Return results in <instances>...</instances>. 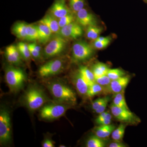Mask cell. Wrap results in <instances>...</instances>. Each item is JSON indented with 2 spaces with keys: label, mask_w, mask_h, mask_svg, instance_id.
Returning <instances> with one entry per match:
<instances>
[{
  "label": "cell",
  "mask_w": 147,
  "mask_h": 147,
  "mask_svg": "<svg viewBox=\"0 0 147 147\" xmlns=\"http://www.w3.org/2000/svg\"><path fill=\"white\" fill-rule=\"evenodd\" d=\"M18 51L21 58L25 60L28 61L31 57L28 47V45L24 42H18L17 46Z\"/></svg>",
  "instance_id": "28"
},
{
  "label": "cell",
  "mask_w": 147,
  "mask_h": 147,
  "mask_svg": "<svg viewBox=\"0 0 147 147\" xmlns=\"http://www.w3.org/2000/svg\"><path fill=\"white\" fill-rule=\"evenodd\" d=\"M38 33V40L42 44H46L50 41L52 36V31L47 26L39 24L37 26Z\"/></svg>",
  "instance_id": "18"
},
{
  "label": "cell",
  "mask_w": 147,
  "mask_h": 147,
  "mask_svg": "<svg viewBox=\"0 0 147 147\" xmlns=\"http://www.w3.org/2000/svg\"><path fill=\"white\" fill-rule=\"evenodd\" d=\"M58 21L59 26L61 29L73 22L74 21V17L72 14L70 13L61 18H59Z\"/></svg>",
  "instance_id": "32"
},
{
  "label": "cell",
  "mask_w": 147,
  "mask_h": 147,
  "mask_svg": "<svg viewBox=\"0 0 147 147\" xmlns=\"http://www.w3.org/2000/svg\"><path fill=\"white\" fill-rule=\"evenodd\" d=\"M96 40L101 41H110L111 40L110 37L107 36H99Z\"/></svg>",
  "instance_id": "40"
},
{
  "label": "cell",
  "mask_w": 147,
  "mask_h": 147,
  "mask_svg": "<svg viewBox=\"0 0 147 147\" xmlns=\"http://www.w3.org/2000/svg\"><path fill=\"white\" fill-rule=\"evenodd\" d=\"M113 104L119 108L129 110L125 100L124 91L115 94L113 99Z\"/></svg>",
  "instance_id": "25"
},
{
  "label": "cell",
  "mask_w": 147,
  "mask_h": 147,
  "mask_svg": "<svg viewBox=\"0 0 147 147\" xmlns=\"http://www.w3.org/2000/svg\"><path fill=\"white\" fill-rule=\"evenodd\" d=\"M67 44L65 38L59 35L53 38L44 48V57L46 58H50L57 56L63 52Z\"/></svg>",
  "instance_id": "6"
},
{
  "label": "cell",
  "mask_w": 147,
  "mask_h": 147,
  "mask_svg": "<svg viewBox=\"0 0 147 147\" xmlns=\"http://www.w3.org/2000/svg\"><path fill=\"white\" fill-rule=\"evenodd\" d=\"M47 87L56 102L69 105L76 102V98L75 92L65 84L54 81L48 83Z\"/></svg>",
  "instance_id": "1"
},
{
  "label": "cell",
  "mask_w": 147,
  "mask_h": 147,
  "mask_svg": "<svg viewBox=\"0 0 147 147\" xmlns=\"http://www.w3.org/2000/svg\"><path fill=\"white\" fill-rule=\"evenodd\" d=\"M5 79L11 91L16 92L23 87L26 76L21 69L9 66L6 69Z\"/></svg>",
  "instance_id": "3"
},
{
  "label": "cell",
  "mask_w": 147,
  "mask_h": 147,
  "mask_svg": "<svg viewBox=\"0 0 147 147\" xmlns=\"http://www.w3.org/2000/svg\"><path fill=\"white\" fill-rule=\"evenodd\" d=\"M22 100L24 105L29 110L34 111L41 108L49 101V99L40 88L32 86L25 92Z\"/></svg>",
  "instance_id": "2"
},
{
  "label": "cell",
  "mask_w": 147,
  "mask_h": 147,
  "mask_svg": "<svg viewBox=\"0 0 147 147\" xmlns=\"http://www.w3.org/2000/svg\"><path fill=\"white\" fill-rule=\"evenodd\" d=\"M127 125V124L123 123H121L118 127L113 130L111 134V137L113 141L122 142Z\"/></svg>",
  "instance_id": "22"
},
{
  "label": "cell",
  "mask_w": 147,
  "mask_h": 147,
  "mask_svg": "<svg viewBox=\"0 0 147 147\" xmlns=\"http://www.w3.org/2000/svg\"><path fill=\"white\" fill-rule=\"evenodd\" d=\"M102 29L100 27L95 26H88L86 31V36L88 39L95 40L99 37Z\"/></svg>",
  "instance_id": "26"
},
{
  "label": "cell",
  "mask_w": 147,
  "mask_h": 147,
  "mask_svg": "<svg viewBox=\"0 0 147 147\" xmlns=\"http://www.w3.org/2000/svg\"><path fill=\"white\" fill-rule=\"evenodd\" d=\"M63 67V61L56 59L41 65L38 69V74L42 78H48L60 73Z\"/></svg>",
  "instance_id": "9"
},
{
  "label": "cell",
  "mask_w": 147,
  "mask_h": 147,
  "mask_svg": "<svg viewBox=\"0 0 147 147\" xmlns=\"http://www.w3.org/2000/svg\"><path fill=\"white\" fill-rule=\"evenodd\" d=\"M85 5V0H69L70 8L75 13L84 8Z\"/></svg>",
  "instance_id": "31"
},
{
  "label": "cell",
  "mask_w": 147,
  "mask_h": 147,
  "mask_svg": "<svg viewBox=\"0 0 147 147\" xmlns=\"http://www.w3.org/2000/svg\"><path fill=\"white\" fill-rule=\"evenodd\" d=\"M106 96L104 97L99 98L97 99H96L92 102V110L95 111L101 105L103 102L105 101L106 99Z\"/></svg>",
  "instance_id": "35"
},
{
  "label": "cell",
  "mask_w": 147,
  "mask_h": 147,
  "mask_svg": "<svg viewBox=\"0 0 147 147\" xmlns=\"http://www.w3.org/2000/svg\"><path fill=\"white\" fill-rule=\"evenodd\" d=\"M105 142L104 139H101L96 135H92L87 140V147H104L105 146Z\"/></svg>",
  "instance_id": "27"
},
{
  "label": "cell",
  "mask_w": 147,
  "mask_h": 147,
  "mask_svg": "<svg viewBox=\"0 0 147 147\" xmlns=\"http://www.w3.org/2000/svg\"><path fill=\"white\" fill-rule=\"evenodd\" d=\"M27 25L28 24L24 22H18L13 26L12 32L18 38L26 40Z\"/></svg>",
  "instance_id": "19"
},
{
  "label": "cell",
  "mask_w": 147,
  "mask_h": 147,
  "mask_svg": "<svg viewBox=\"0 0 147 147\" xmlns=\"http://www.w3.org/2000/svg\"><path fill=\"white\" fill-rule=\"evenodd\" d=\"M28 45L29 50H30V53L32 57L36 59L40 58L41 53H40L39 52H38L34 48L32 47L31 45H30V44H28Z\"/></svg>",
  "instance_id": "37"
},
{
  "label": "cell",
  "mask_w": 147,
  "mask_h": 147,
  "mask_svg": "<svg viewBox=\"0 0 147 147\" xmlns=\"http://www.w3.org/2000/svg\"><path fill=\"white\" fill-rule=\"evenodd\" d=\"M110 98L108 97V96H106V99H105V101L103 102V103L101 104V105H100L99 108H98L95 111V112L97 113V114H99L105 111V109L107 108V105H108V102L110 101Z\"/></svg>",
  "instance_id": "36"
},
{
  "label": "cell",
  "mask_w": 147,
  "mask_h": 147,
  "mask_svg": "<svg viewBox=\"0 0 147 147\" xmlns=\"http://www.w3.org/2000/svg\"><path fill=\"white\" fill-rule=\"evenodd\" d=\"M40 24L47 26L52 31L53 33L59 34L61 28L59 26L57 18L52 14H47L39 21Z\"/></svg>",
  "instance_id": "15"
},
{
  "label": "cell",
  "mask_w": 147,
  "mask_h": 147,
  "mask_svg": "<svg viewBox=\"0 0 147 147\" xmlns=\"http://www.w3.org/2000/svg\"><path fill=\"white\" fill-rule=\"evenodd\" d=\"M130 81L129 76H124L116 80H112L111 83L106 87H104L103 93L116 94L124 91Z\"/></svg>",
  "instance_id": "10"
},
{
  "label": "cell",
  "mask_w": 147,
  "mask_h": 147,
  "mask_svg": "<svg viewBox=\"0 0 147 147\" xmlns=\"http://www.w3.org/2000/svg\"><path fill=\"white\" fill-rule=\"evenodd\" d=\"M11 139L10 113L5 108L0 110V143L2 146L8 144Z\"/></svg>",
  "instance_id": "5"
},
{
  "label": "cell",
  "mask_w": 147,
  "mask_h": 147,
  "mask_svg": "<svg viewBox=\"0 0 147 147\" xmlns=\"http://www.w3.org/2000/svg\"><path fill=\"white\" fill-rule=\"evenodd\" d=\"M112 115L121 122L137 125L141 122V119L129 110L123 109L112 104L110 106Z\"/></svg>",
  "instance_id": "7"
},
{
  "label": "cell",
  "mask_w": 147,
  "mask_h": 147,
  "mask_svg": "<svg viewBox=\"0 0 147 147\" xmlns=\"http://www.w3.org/2000/svg\"><path fill=\"white\" fill-rule=\"evenodd\" d=\"M83 29L80 24L74 22L61 29L59 35L65 38L76 39L83 34Z\"/></svg>",
  "instance_id": "11"
},
{
  "label": "cell",
  "mask_w": 147,
  "mask_h": 147,
  "mask_svg": "<svg viewBox=\"0 0 147 147\" xmlns=\"http://www.w3.org/2000/svg\"><path fill=\"white\" fill-rule=\"evenodd\" d=\"M112 116L109 111H104L99 114L95 119V122L98 125H107L112 122Z\"/></svg>",
  "instance_id": "24"
},
{
  "label": "cell",
  "mask_w": 147,
  "mask_h": 147,
  "mask_svg": "<svg viewBox=\"0 0 147 147\" xmlns=\"http://www.w3.org/2000/svg\"><path fill=\"white\" fill-rule=\"evenodd\" d=\"M109 69L107 65L102 63L98 62L93 66L92 71L93 72L96 79L107 75Z\"/></svg>",
  "instance_id": "21"
},
{
  "label": "cell",
  "mask_w": 147,
  "mask_h": 147,
  "mask_svg": "<svg viewBox=\"0 0 147 147\" xmlns=\"http://www.w3.org/2000/svg\"><path fill=\"white\" fill-rule=\"evenodd\" d=\"M74 84L79 94L82 96H87L89 86L79 71L74 78Z\"/></svg>",
  "instance_id": "17"
},
{
  "label": "cell",
  "mask_w": 147,
  "mask_h": 147,
  "mask_svg": "<svg viewBox=\"0 0 147 147\" xmlns=\"http://www.w3.org/2000/svg\"><path fill=\"white\" fill-rule=\"evenodd\" d=\"M115 128V125L111 124L107 125H98V126L95 127L93 129V131L95 135L104 139L110 137L113 130Z\"/></svg>",
  "instance_id": "16"
},
{
  "label": "cell",
  "mask_w": 147,
  "mask_h": 147,
  "mask_svg": "<svg viewBox=\"0 0 147 147\" xmlns=\"http://www.w3.org/2000/svg\"><path fill=\"white\" fill-rule=\"evenodd\" d=\"M38 33L37 27L33 24L27 25L26 29V40L34 41L38 40Z\"/></svg>",
  "instance_id": "23"
},
{
  "label": "cell",
  "mask_w": 147,
  "mask_h": 147,
  "mask_svg": "<svg viewBox=\"0 0 147 147\" xmlns=\"http://www.w3.org/2000/svg\"><path fill=\"white\" fill-rule=\"evenodd\" d=\"M112 80L107 75L100 76L98 78H96L95 82L103 87L108 86L111 83Z\"/></svg>",
  "instance_id": "33"
},
{
  "label": "cell",
  "mask_w": 147,
  "mask_h": 147,
  "mask_svg": "<svg viewBox=\"0 0 147 147\" xmlns=\"http://www.w3.org/2000/svg\"><path fill=\"white\" fill-rule=\"evenodd\" d=\"M110 41H101L95 40L94 42L95 48L98 50H102L108 46Z\"/></svg>",
  "instance_id": "34"
},
{
  "label": "cell",
  "mask_w": 147,
  "mask_h": 147,
  "mask_svg": "<svg viewBox=\"0 0 147 147\" xmlns=\"http://www.w3.org/2000/svg\"><path fill=\"white\" fill-rule=\"evenodd\" d=\"M5 55L7 60L12 64L18 65L21 63V56L17 46L10 45L6 48Z\"/></svg>",
  "instance_id": "14"
},
{
  "label": "cell",
  "mask_w": 147,
  "mask_h": 147,
  "mask_svg": "<svg viewBox=\"0 0 147 147\" xmlns=\"http://www.w3.org/2000/svg\"><path fill=\"white\" fill-rule=\"evenodd\" d=\"M125 72L120 69H109L107 75L111 80H114L125 76Z\"/></svg>",
  "instance_id": "30"
},
{
  "label": "cell",
  "mask_w": 147,
  "mask_h": 147,
  "mask_svg": "<svg viewBox=\"0 0 147 147\" xmlns=\"http://www.w3.org/2000/svg\"><path fill=\"white\" fill-rule=\"evenodd\" d=\"M42 146L43 147H55L54 142L49 139H46L42 142Z\"/></svg>",
  "instance_id": "39"
},
{
  "label": "cell",
  "mask_w": 147,
  "mask_h": 147,
  "mask_svg": "<svg viewBox=\"0 0 147 147\" xmlns=\"http://www.w3.org/2000/svg\"><path fill=\"white\" fill-rule=\"evenodd\" d=\"M109 147H126V145L124 144L122 142L113 141L108 145Z\"/></svg>",
  "instance_id": "38"
},
{
  "label": "cell",
  "mask_w": 147,
  "mask_h": 147,
  "mask_svg": "<svg viewBox=\"0 0 147 147\" xmlns=\"http://www.w3.org/2000/svg\"><path fill=\"white\" fill-rule=\"evenodd\" d=\"M71 105L59 102H54L43 106L40 111V117L47 120L57 119L63 116Z\"/></svg>",
  "instance_id": "4"
},
{
  "label": "cell",
  "mask_w": 147,
  "mask_h": 147,
  "mask_svg": "<svg viewBox=\"0 0 147 147\" xmlns=\"http://www.w3.org/2000/svg\"><path fill=\"white\" fill-rule=\"evenodd\" d=\"M76 18L79 24L83 26L96 25V20L94 16L84 8L76 13Z\"/></svg>",
  "instance_id": "13"
},
{
  "label": "cell",
  "mask_w": 147,
  "mask_h": 147,
  "mask_svg": "<svg viewBox=\"0 0 147 147\" xmlns=\"http://www.w3.org/2000/svg\"><path fill=\"white\" fill-rule=\"evenodd\" d=\"M79 71L89 86L95 82V78L93 72L86 67H80Z\"/></svg>",
  "instance_id": "20"
},
{
  "label": "cell",
  "mask_w": 147,
  "mask_h": 147,
  "mask_svg": "<svg viewBox=\"0 0 147 147\" xmlns=\"http://www.w3.org/2000/svg\"><path fill=\"white\" fill-rule=\"evenodd\" d=\"M104 87L95 82L89 87L87 96L89 98L93 97L100 93L104 92Z\"/></svg>",
  "instance_id": "29"
},
{
  "label": "cell",
  "mask_w": 147,
  "mask_h": 147,
  "mask_svg": "<svg viewBox=\"0 0 147 147\" xmlns=\"http://www.w3.org/2000/svg\"><path fill=\"white\" fill-rule=\"evenodd\" d=\"M50 14L58 19L71 13L65 0H55L50 7Z\"/></svg>",
  "instance_id": "12"
},
{
  "label": "cell",
  "mask_w": 147,
  "mask_h": 147,
  "mask_svg": "<svg viewBox=\"0 0 147 147\" xmlns=\"http://www.w3.org/2000/svg\"><path fill=\"white\" fill-rule=\"evenodd\" d=\"M93 53V50L91 46L85 41H77L72 46V57L76 61L86 60Z\"/></svg>",
  "instance_id": "8"
}]
</instances>
